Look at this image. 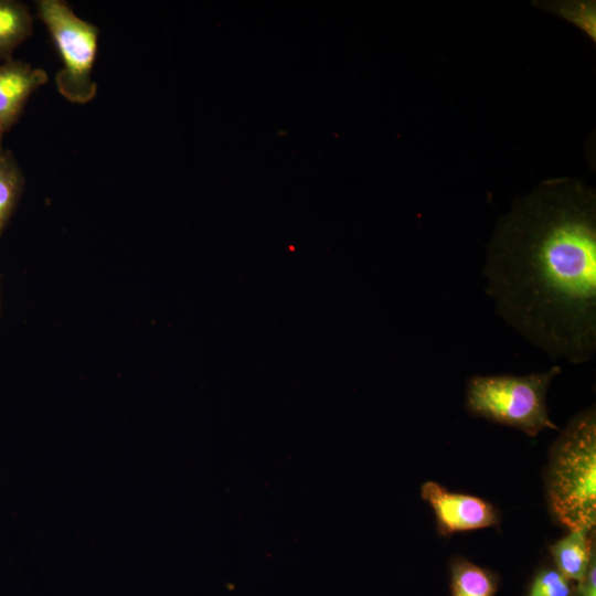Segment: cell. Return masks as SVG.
I'll use <instances>...</instances> for the list:
<instances>
[{
  "instance_id": "8fae6325",
  "label": "cell",
  "mask_w": 596,
  "mask_h": 596,
  "mask_svg": "<svg viewBox=\"0 0 596 596\" xmlns=\"http://www.w3.org/2000/svg\"><path fill=\"white\" fill-rule=\"evenodd\" d=\"M539 8L555 13L575 24L592 40H596V4L595 1H549L538 2Z\"/></svg>"
},
{
  "instance_id": "277c9868",
  "label": "cell",
  "mask_w": 596,
  "mask_h": 596,
  "mask_svg": "<svg viewBox=\"0 0 596 596\" xmlns=\"http://www.w3.org/2000/svg\"><path fill=\"white\" fill-rule=\"evenodd\" d=\"M35 8L36 17L46 26L63 63L55 75L58 93L71 103L91 102L97 94L92 72L99 29L76 15L66 1L39 0Z\"/></svg>"
},
{
  "instance_id": "5b68a950",
  "label": "cell",
  "mask_w": 596,
  "mask_h": 596,
  "mask_svg": "<svg viewBox=\"0 0 596 596\" xmlns=\"http://www.w3.org/2000/svg\"><path fill=\"white\" fill-rule=\"evenodd\" d=\"M422 498L432 507L441 535L471 531L499 523V514L488 501L469 494L448 491L435 481L422 486Z\"/></svg>"
},
{
  "instance_id": "7a4b0ae2",
  "label": "cell",
  "mask_w": 596,
  "mask_h": 596,
  "mask_svg": "<svg viewBox=\"0 0 596 596\" xmlns=\"http://www.w3.org/2000/svg\"><path fill=\"white\" fill-rule=\"evenodd\" d=\"M549 507L568 530H594L596 523V412L575 415L550 450Z\"/></svg>"
},
{
  "instance_id": "6da1fadb",
  "label": "cell",
  "mask_w": 596,
  "mask_h": 596,
  "mask_svg": "<svg viewBox=\"0 0 596 596\" xmlns=\"http://www.w3.org/2000/svg\"><path fill=\"white\" fill-rule=\"evenodd\" d=\"M482 273L497 313L553 360L596 352V193L562 177L515 199L496 225Z\"/></svg>"
},
{
  "instance_id": "5bb4252c",
  "label": "cell",
  "mask_w": 596,
  "mask_h": 596,
  "mask_svg": "<svg viewBox=\"0 0 596 596\" xmlns=\"http://www.w3.org/2000/svg\"><path fill=\"white\" fill-rule=\"evenodd\" d=\"M1 307V306H0Z\"/></svg>"
},
{
  "instance_id": "3957f363",
  "label": "cell",
  "mask_w": 596,
  "mask_h": 596,
  "mask_svg": "<svg viewBox=\"0 0 596 596\" xmlns=\"http://www.w3.org/2000/svg\"><path fill=\"white\" fill-rule=\"evenodd\" d=\"M558 365L528 375H475L467 382L466 407L470 414L518 428L529 436L558 429L550 418L546 394Z\"/></svg>"
},
{
  "instance_id": "4fadbf2b",
  "label": "cell",
  "mask_w": 596,
  "mask_h": 596,
  "mask_svg": "<svg viewBox=\"0 0 596 596\" xmlns=\"http://www.w3.org/2000/svg\"><path fill=\"white\" fill-rule=\"evenodd\" d=\"M596 556L593 557L585 576L574 584L572 596H596Z\"/></svg>"
},
{
  "instance_id": "52a82bcc",
  "label": "cell",
  "mask_w": 596,
  "mask_h": 596,
  "mask_svg": "<svg viewBox=\"0 0 596 596\" xmlns=\"http://www.w3.org/2000/svg\"><path fill=\"white\" fill-rule=\"evenodd\" d=\"M554 566L572 583L586 574L595 554V530H570L549 547Z\"/></svg>"
},
{
  "instance_id": "ba28073f",
  "label": "cell",
  "mask_w": 596,
  "mask_h": 596,
  "mask_svg": "<svg viewBox=\"0 0 596 596\" xmlns=\"http://www.w3.org/2000/svg\"><path fill=\"white\" fill-rule=\"evenodd\" d=\"M33 31L29 7L15 0H0V62L12 60L14 51Z\"/></svg>"
},
{
  "instance_id": "9c48e42d",
  "label": "cell",
  "mask_w": 596,
  "mask_h": 596,
  "mask_svg": "<svg viewBox=\"0 0 596 596\" xmlns=\"http://www.w3.org/2000/svg\"><path fill=\"white\" fill-rule=\"evenodd\" d=\"M451 596H496L499 577L492 571L462 557L449 564Z\"/></svg>"
},
{
  "instance_id": "8992f818",
  "label": "cell",
  "mask_w": 596,
  "mask_h": 596,
  "mask_svg": "<svg viewBox=\"0 0 596 596\" xmlns=\"http://www.w3.org/2000/svg\"><path fill=\"white\" fill-rule=\"evenodd\" d=\"M46 82L43 68L13 58L0 62V149L3 137L20 119L31 95Z\"/></svg>"
},
{
  "instance_id": "30bf717a",
  "label": "cell",
  "mask_w": 596,
  "mask_h": 596,
  "mask_svg": "<svg viewBox=\"0 0 596 596\" xmlns=\"http://www.w3.org/2000/svg\"><path fill=\"white\" fill-rule=\"evenodd\" d=\"M25 184L24 174L9 149H0V237L6 231Z\"/></svg>"
},
{
  "instance_id": "7c38bea8",
  "label": "cell",
  "mask_w": 596,
  "mask_h": 596,
  "mask_svg": "<svg viewBox=\"0 0 596 596\" xmlns=\"http://www.w3.org/2000/svg\"><path fill=\"white\" fill-rule=\"evenodd\" d=\"M574 583L555 566H541L533 574L525 596H572Z\"/></svg>"
}]
</instances>
